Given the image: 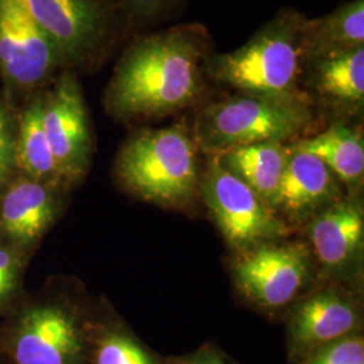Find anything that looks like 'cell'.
I'll list each match as a JSON object with an SVG mask.
<instances>
[{"mask_svg": "<svg viewBox=\"0 0 364 364\" xmlns=\"http://www.w3.org/2000/svg\"><path fill=\"white\" fill-rule=\"evenodd\" d=\"M0 364H1V363H0Z\"/></svg>", "mask_w": 364, "mask_h": 364, "instance_id": "obj_26", "label": "cell"}, {"mask_svg": "<svg viewBox=\"0 0 364 364\" xmlns=\"http://www.w3.org/2000/svg\"><path fill=\"white\" fill-rule=\"evenodd\" d=\"M42 100V124L68 186L85 178L93 154L91 124L77 78L63 73Z\"/></svg>", "mask_w": 364, "mask_h": 364, "instance_id": "obj_7", "label": "cell"}, {"mask_svg": "<svg viewBox=\"0 0 364 364\" xmlns=\"http://www.w3.org/2000/svg\"><path fill=\"white\" fill-rule=\"evenodd\" d=\"M289 153L285 144L262 142L234 147L213 156L273 208Z\"/></svg>", "mask_w": 364, "mask_h": 364, "instance_id": "obj_17", "label": "cell"}, {"mask_svg": "<svg viewBox=\"0 0 364 364\" xmlns=\"http://www.w3.org/2000/svg\"><path fill=\"white\" fill-rule=\"evenodd\" d=\"M16 115L0 92V192L18 173L15 165Z\"/></svg>", "mask_w": 364, "mask_h": 364, "instance_id": "obj_23", "label": "cell"}, {"mask_svg": "<svg viewBox=\"0 0 364 364\" xmlns=\"http://www.w3.org/2000/svg\"><path fill=\"white\" fill-rule=\"evenodd\" d=\"M291 147L317 156L335 177L348 186H359L364 174L362 131L335 123L326 131L302 138Z\"/></svg>", "mask_w": 364, "mask_h": 364, "instance_id": "obj_20", "label": "cell"}, {"mask_svg": "<svg viewBox=\"0 0 364 364\" xmlns=\"http://www.w3.org/2000/svg\"><path fill=\"white\" fill-rule=\"evenodd\" d=\"M182 0H126L127 14L132 25L144 26L156 22L174 11Z\"/></svg>", "mask_w": 364, "mask_h": 364, "instance_id": "obj_24", "label": "cell"}, {"mask_svg": "<svg viewBox=\"0 0 364 364\" xmlns=\"http://www.w3.org/2000/svg\"><path fill=\"white\" fill-rule=\"evenodd\" d=\"M314 120L309 97H269L237 93L205 105L196 117L197 149L218 156L225 150L299 138Z\"/></svg>", "mask_w": 364, "mask_h": 364, "instance_id": "obj_4", "label": "cell"}, {"mask_svg": "<svg viewBox=\"0 0 364 364\" xmlns=\"http://www.w3.org/2000/svg\"><path fill=\"white\" fill-rule=\"evenodd\" d=\"M15 165L16 171L28 178L72 191L58 169L43 130L41 96L30 99L16 115Z\"/></svg>", "mask_w": 364, "mask_h": 364, "instance_id": "obj_18", "label": "cell"}, {"mask_svg": "<svg viewBox=\"0 0 364 364\" xmlns=\"http://www.w3.org/2000/svg\"><path fill=\"white\" fill-rule=\"evenodd\" d=\"M33 257L0 240V320L25 296V278Z\"/></svg>", "mask_w": 364, "mask_h": 364, "instance_id": "obj_21", "label": "cell"}, {"mask_svg": "<svg viewBox=\"0 0 364 364\" xmlns=\"http://www.w3.org/2000/svg\"><path fill=\"white\" fill-rule=\"evenodd\" d=\"M88 364H165L108 305H93Z\"/></svg>", "mask_w": 364, "mask_h": 364, "instance_id": "obj_19", "label": "cell"}, {"mask_svg": "<svg viewBox=\"0 0 364 364\" xmlns=\"http://www.w3.org/2000/svg\"><path fill=\"white\" fill-rule=\"evenodd\" d=\"M53 39L65 64L81 65L107 46L109 19L100 0H18Z\"/></svg>", "mask_w": 364, "mask_h": 364, "instance_id": "obj_8", "label": "cell"}, {"mask_svg": "<svg viewBox=\"0 0 364 364\" xmlns=\"http://www.w3.org/2000/svg\"><path fill=\"white\" fill-rule=\"evenodd\" d=\"M92 311L75 279L48 278L0 320V363L88 364Z\"/></svg>", "mask_w": 364, "mask_h": 364, "instance_id": "obj_2", "label": "cell"}, {"mask_svg": "<svg viewBox=\"0 0 364 364\" xmlns=\"http://www.w3.org/2000/svg\"><path fill=\"white\" fill-rule=\"evenodd\" d=\"M287 168L274 200V210L290 220L302 221L317 216L338 201L336 177L317 156L289 144Z\"/></svg>", "mask_w": 364, "mask_h": 364, "instance_id": "obj_13", "label": "cell"}, {"mask_svg": "<svg viewBox=\"0 0 364 364\" xmlns=\"http://www.w3.org/2000/svg\"><path fill=\"white\" fill-rule=\"evenodd\" d=\"M201 192L221 234L240 252L273 243L287 234L285 223L274 209L215 156L201 180Z\"/></svg>", "mask_w": 364, "mask_h": 364, "instance_id": "obj_6", "label": "cell"}, {"mask_svg": "<svg viewBox=\"0 0 364 364\" xmlns=\"http://www.w3.org/2000/svg\"><path fill=\"white\" fill-rule=\"evenodd\" d=\"M308 231L320 263L329 270L346 269L363 248V209L355 201H336L314 216Z\"/></svg>", "mask_w": 364, "mask_h": 364, "instance_id": "obj_15", "label": "cell"}, {"mask_svg": "<svg viewBox=\"0 0 364 364\" xmlns=\"http://www.w3.org/2000/svg\"><path fill=\"white\" fill-rule=\"evenodd\" d=\"M306 16L282 10L232 52L209 54L207 76L239 93L302 97V36ZM308 97V96H306Z\"/></svg>", "mask_w": 364, "mask_h": 364, "instance_id": "obj_3", "label": "cell"}, {"mask_svg": "<svg viewBox=\"0 0 364 364\" xmlns=\"http://www.w3.org/2000/svg\"><path fill=\"white\" fill-rule=\"evenodd\" d=\"M64 58L53 39L18 0H0V68L15 88L27 91L48 81Z\"/></svg>", "mask_w": 364, "mask_h": 364, "instance_id": "obj_10", "label": "cell"}, {"mask_svg": "<svg viewBox=\"0 0 364 364\" xmlns=\"http://www.w3.org/2000/svg\"><path fill=\"white\" fill-rule=\"evenodd\" d=\"M302 48L305 63L364 48V0H351L324 16L306 19Z\"/></svg>", "mask_w": 364, "mask_h": 364, "instance_id": "obj_16", "label": "cell"}, {"mask_svg": "<svg viewBox=\"0 0 364 364\" xmlns=\"http://www.w3.org/2000/svg\"><path fill=\"white\" fill-rule=\"evenodd\" d=\"M297 364H364V338L360 332L338 338L311 352Z\"/></svg>", "mask_w": 364, "mask_h": 364, "instance_id": "obj_22", "label": "cell"}, {"mask_svg": "<svg viewBox=\"0 0 364 364\" xmlns=\"http://www.w3.org/2000/svg\"><path fill=\"white\" fill-rule=\"evenodd\" d=\"M69 192L16 173L0 192V240L36 255L61 218Z\"/></svg>", "mask_w": 364, "mask_h": 364, "instance_id": "obj_11", "label": "cell"}, {"mask_svg": "<svg viewBox=\"0 0 364 364\" xmlns=\"http://www.w3.org/2000/svg\"><path fill=\"white\" fill-rule=\"evenodd\" d=\"M309 251L301 243H264L240 252L235 278L242 291L266 309L285 306L305 285Z\"/></svg>", "mask_w": 364, "mask_h": 364, "instance_id": "obj_9", "label": "cell"}, {"mask_svg": "<svg viewBox=\"0 0 364 364\" xmlns=\"http://www.w3.org/2000/svg\"><path fill=\"white\" fill-rule=\"evenodd\" d=\"M208 30L168 27L134 41L105 91L107 111L122 120L156 119L195 105L205 91Z\"/></svg>", "mask_w": 364, "mask_h": 364, "instance_id": "obj_1", "label": "cell"}, {"mask_svg": "<svg viewBox=\"0 0 364 364\" xmlns=\"http://www.w3.org/2000/svg\"><path fill=\"white\" fill-rule=\"evenodd\" d=\"M165 364H235L228 356L212 346H204L186 356L165 360Z\"/></svg>", "mask_w": 364, "mask_h": 364, "instance_id": "obj_25", "label": "cell"}, {"mask_svg": "<svg viewBox=\"0 0 364 364\" xmlns=\"http://www.w3.org/2000/svg\"><path fill=\"white\" fill-rule=\"evenodd\" d=\"M115 174L131 195L161 205H180L198 183L197 146L181 124L141 130L117 153Z\"/></svg>", "mask_w": 364, "mask_h": 364, "instance_id": "obj_5", "label": "cell"}, {"mask_svg": "<svg viewBox=\"0 0 364 364\" xmlns=\"http://www.w3.org/2000/svg\"><path fill=\"white\" fill-rule=\"evenodd\" d=\"M360 323L358 305L336 289H326L304 299L287 321L290 362L299 363L314 350L359 332Z\"/></svg>", "mask_w": 364, "mask_h": 364, "instance_id": "obj_12", "label": "cell"}, {"mask_svg": "<svg viewBox=\"0 0 364 364\" xmlns=\"http://www.w3.org/2000/svg\"><path fill=\"white\" fill-rule=\"evenodd\" d=\"M301 91L309 100L353 112L364 105V48L305 63Z\"/></svg>", "mask_w": 364, "mask_h": 364, "instance_id": "obj_14", "label": "cell"}]
</instances>
